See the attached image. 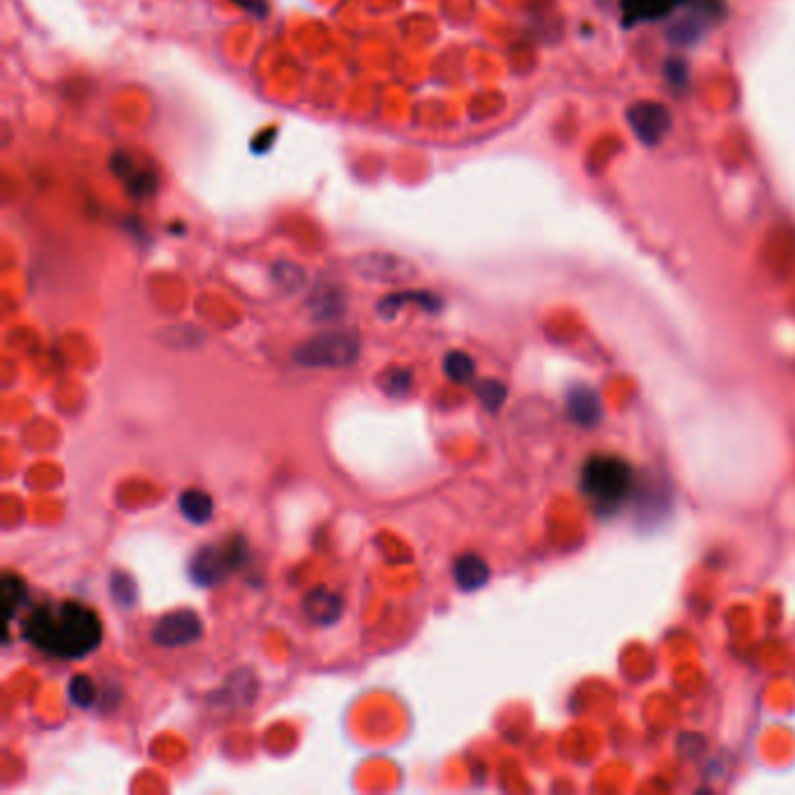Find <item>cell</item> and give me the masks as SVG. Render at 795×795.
<instances>
[{
	"instance_id": "cell-23",
	"label": "cell",
	"mask_w": 795,
	"mask_h": 795,
	"mask_svg": "<svg viewBox=\"0 0 795 795\" xmlns=\"http://www.w3.org/2000/svg\"><path fill=\"white\" fill-rule=\"evenodd\" d=\"M231 3L243 7V10L252 14V17H266V14H269V3H266V0H231Z\"/></svg>"
},
{
	"instance_id": "cell-5",
	"label": "cell",
	"mask_w": 795,
	"mask_h": 795,
	"mask_svg": "<svg viewBox=\"0 0 795 795\" xmlns=\"http://www.w3.org/2000/svg\"><path fill=\"white\" fill-rule=\"evenodd\" d=\"M353 269L364 280H374V283L385 285L406 283V280L418 276V269H415L413 262H408V259L399 255H390V252H367V255L355 257Z\"/></svg>"
},
{
	"instance_id": "cell-2",
	"label": "cell",
	"mask_w": 795,
	"mask_h": 795,
	"mask_svg": "<svg viewBox=\"0 0 795 795\" xmlns=\"http://www.w3.org/2000/svg\"><path fill=\"white\" fill-rule=\"evenodd\" d=\"M583 492L597 511H616L630 495V464L614 455H593L583 467Z\"/></svg>"
},
{
	"instance_id": "cell-8",
	"label": "cell",
	"mask_w": 795,
	"mask_h": 795,
	"mask_svg": "<svg viewBox=\"0 0 795 795\" xmlns=\"http://www.w3.org/2000/svg\"><path fill=\"white\" fill-rule=\"evenodd\" d=\"M110 164H112V171L117 173V178L124 182V187L129 189V194L136 196V199H143V196H150L157 192L159 178L152 168H140L136 161H133L131 157H126V154H122V152H117L115 157H112Z\"/></svg>"
},
{
	"instance_id": "cell-21",
	"label": "cell",
	"mask_w": 795,
	"mask_h": 795,
	"mask_svg": "<svg viewBox=\"0 0 795 795\" xmlns=\"http://www.w3.org/2000/svg\"><path fill=\"white\" fill-rule=\"evenodd\" d=\"M478 395H481V399H483V406H488L490 411H495V408H499V404L504 401L506 390H504L502 383L488 381V383H483L481 388H478Z\"/></svg>"
},
{
	"instance_id": "cell-4",
	"label": "cell",
	"mask_w": 795,
	"mask_h": 795,
	"mask_svg": "<svg viewBox=\"0 0 795 795\" xmlns=\"http://www.w3.org/2000/svg\"><path fill=\"white\" fill-rule=\"evenodd\" d=\"M245 558V544L241 539L224 541V544L203 546L196 551V555L189 562V576L199 586H217L222 583L231 572H236L241 567Z\"/></svg>"
},
{
	"instance_id": "cell-16",
	"label": "cell",
	"mask_w": 795,
	"mask_h": 795,
	"mask_svg": "<svg viewBox=\"0 0 795 795\" xmlns=\"http://www.w3.org/2000/svg\"><path fill=\"white\" fill-rule=\"evenodd\" d=\"M271 278H273V283H276L285 294L299 292L301 287L306 285V271L301 269V266L290 264V262H280L273 266Z\"/></svg>"
},
{
	"instance_id": "cell-1",
	"label": "cell",
	"mask_w": 795,
	"mask_h": 795,
	"mask_svg": "<svg viewBox=\"0 0 795 795\" xmlns=\"http://www.w3.org/2000/svg\"><path fill=\"white\" fill-rule=\"evenodd\" d=\"M24 637L49 656L84 658L101 644L103 623L80 602H49L28 616Z\"/></svg>"
},
{
	"instance_id": "cell-6",
	"label": "cell",
	"mask_w": 795,
	"mask_h": 795,
	"mask_svg": "<svg viewBox=\"0 0 795 795\" xmlns=\"http://www.w3.org/2000/svg\"><path fill=\"white\" fill-rule=\"evenodd\" d=\"M203 635V623L199 614L192 609H178L159 618V623L152 630V642L166 649H178V646H189Z\"/></svg>"
},
{
	"instance_id": "cell-7",
	"label": "cell",
	"mask_w": 795,
	"mask_h": 795,
	"mask_svg": "<svg viewBox=\"0 0 795 795\" xmlns=\"http://www.w3.org/2000/svg\"><path fill=\"white\" fill-rule=\"evenodd\" d=\"M628 122L630 129L635 131V136L649 147L658 145L672 129L670 110L656 101H642L632 105L628 110Z\"/></svg>"
},
{
	"instance_id": "cell-9",
	"label": "cell",
	"mask_w": 795,
	"mask_h": 795,
	"mask_svg": "<svg viewBox=\"0 0 795 795\" xmlns=\"http://www.w3.org/2000/svg\"><path fill=\"white\" fill-rule=\"evenodd\" d=\"M304 611L313 623L332 625L343 614V597L329 588H313L304 597Z\"/></svg>"
},
{
	"instance_id": "cell-13",
	"label": "cell",
	"mask_w": 795,
	"mask_h": 795,
	"mask_svg": "<svg viewBox=\"0 0 795 795\" xmlns=\"http://www.w3.org/2000/svg\"><path fill=\"white\" fill-rule=\"evenodd\" d=\"M681 0H623L630 21H653L670 14Z\"/></svg>"
},
{
	"instance_id": "cell-17",
	"label": "cell",
	"mask_w": 795,
	"mask_h": 795,
	"mask_svg": "<svg viewBox=\"0 0 795 795\" xmlns=\"http://www.w3.org/2000/svg\"><path fill=\"white\" fill-rule=\"evenodd\" d=\"M311 306L315 311V318L320 320H329V318H336L343 311V306H346V297L339 290H320L318 294H313L311 299Z\"/></svg>"
},
{
	"instance_id": "cell-10",
	"label": "cell",
	"mask_w": 795,
	"mask_h": 795,
	"mask_svg": "<svg viewBox=\"0 0 795 795\" xmlns=\"http://www.w3.org/2000/svg\"><path fill=\"white\" fill-rule=\"evenodd\" d=\"M404 304H418L425 308L429 313H436L441 308V299L436 297L432 292H422V290H413V292H397V294H390V297H385L381 304H378V313L383 315V318H395L399 313V308Z\"/></svg>"
},
{
	"instance_id": "cell-19",
	"label": "cell",
	"mask_w": 795,
	"mask_h": 795,
	"mask_svg": "<svg viewBox=\"0 0 795 795\" xmlns=\"http://www.w3.org/2000/svg\"><path fill=\"white\" fill-rule=\"evenodd\" d=\"M70 702L77 707H91L96 700V684L94 679L87 677V674H77V677L70 679L68 686Z\"/></svg>"
},
{
	"instance_id": "cell-20",
	"label": "cell",
	"mask_w": 795,
	"mask_h": 795,
	"mask_svg": "<svg viewBox=\"0 0 795 795\" xmlns=\"http://www.w3.org/2000/svg\"><path fill=\"white\" fill-rule=\"evenodd\" d=\"M443 364H446V376L455 383L471 381L474 376V360L464 353H450Z\"/></svg>"
},
{
	"instance_id": "cell-14",
	"label": "cell",
	"mask_w": 795,
	"mask_h": 795,
	"mask_svg": "<svg viewBox=\"0 0 795 795\" xmlns=\"http://www.w3.org/2000/svg\"><path fill=\"white\" fill-rule=\"evenodd\" d=\"M569 413L574 420H579L581 425H595V420L600 418L602 408L600 399H597L590 390H574L569 395Z\"/></svg>"
},
{
	"instance_id": "cell-11",
	"label": "cell",
	"mask_w": 795,
	"mask_h": 795,
	"mask_svg": "<svg viewBox=\"0 0 795 795\" xmlns=\"http://www.w3.org/2000/svg\"><path fill=\"white\" fill-rule=\"evenodd\" d=\"M455 581L462 590H476L481 588L485 581H488L490 569L488 562L483 558H478L476 553H464L460 560L455 562Z\"/></svg>"
},
{
	"instance_id": "cell-3",
	"label": "cell",
	"mask_w": 795,
	"mask_h": 795,
	"mask_svg": "<svg viewBox=\"0 0 795 795\" xmlns=\"http://www.w3.org/2000/svg\"><path fill=\"white\" fill-rule=\"evenodd\" d=\"M294 357L308 369H346L360 357V339L353 332H327L306 341Z\"/></svg>"
},
{
	"instance_id": "cell-18",
	"label": "cell",
	"mask_w": 795,
	"mask_h": 795,
	"mask_svg": "<svg viewBox=\"0 0 795 795\" xmlns=\"http://www.w3.org/2000/svg\"><path fill=\"white\" fill-rule=\"evenodd\" d=\"M110 595L112 600H115L119 607L129 609L136 604V597H138V590H136V583H133L131 576H126L122 572H115L110 579Z\"/></svg>"
},
{
	"instance_id": "cell-12",
	"label": "cell",
	"mask_w": 795,
	"mask_h": 795,
	"mask_svg": "<svg viewBox=\"0 0 795 795\" xmlns=\"http://www.w3.org/2000/svg\"><path fill=\"white\" fill-rule=\"evenodd\" d=\"M180 511L189 523L203 525L213 518V497L206 490L189 488L180 495Z\"/></svg>"
},
{
	"instance_id": "cell-15",
	"label": "cell",
	"mask_w": 795,
	"mask_h": 795,
	"mask_svg": "<svg viewBox=\"0 0 795 795\" xmlns=\"http://www.w3.org/2000/svg\"><path fill=\"white\" fill-rule=\"evenodd\" d=\"M26 583L14 574L3 576V609H5V621L10 623L12 616L17 614V609H21V604L26 602Z\"/></svg>"
},
{
	"instance_id": "cell-22",
	"label": "cell",
	"mask_w": 795,
	"mask_h": 795,
	"mask_svg": "<svg viewBox=\"0 0 795 795\" xmlns=\"http://www.w3.org/2000/svg\"><path fill=\"white\" fill-rule=\"evenodd\" d=\"M411 388V374L408 371H401V369H392L390 376H388V383H385V390L390 392V395H404Z\"/></svg>"
}]
</instances>
